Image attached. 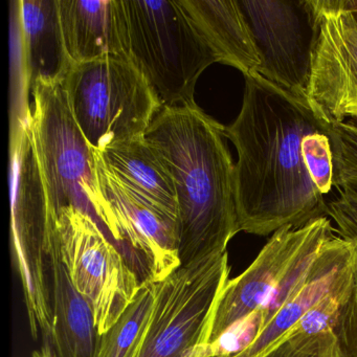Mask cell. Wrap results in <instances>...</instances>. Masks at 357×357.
I'll list each match as a JSON object with an SVG mask.
<instances>
[{
	"instance_id": "6da1fadb",
	"label": "cell",
	"mask_w": 357,
	"mask_h": 357,
	"mask_svg": "<svg viewBox=\"0 0 357 357\" xmlns=\"http://www.w3.org/2000/svg\"><path fill=\"white\" fill-rule=\"evenodd\" d=\"M243 102L225 135L235 146L240 231L267 236L327 217L335 195L331 124L304 100L244 76Z\"/></svg>"
},
{
	"instance_id": "7a4b0ae2",
	"label": "cell",
	"mask_w": 357,
	"mask_h": 357,
	"mask_svg": "<svg viewBox=\"0 0 357 357\" xmlns=\"http://www.w3.org/2000/svg\"><path fill=\"white\" fill-rule=\"evenodd\" d=\"M145 137L174 181L181 266L225 254L240 231L225 127L196 103L164 106Z\"/></svg>"
},
{
	"instance_id": "3957f363",
	"label": "cell",
	"mask_w": 357,
	"mask_h": 357,
	"mask_svg": "<svg viewBox=\"0 0 357 357\" xmlns=\"http://www.w3.org/2000/svg\"><path fill=\"white\" fill-rule=\"evenodd\" d=\"M125 56L164 106L195 103L196 83L216 56L198 34L181 0H116Z\"/></svg>"
},
{
	"instance_id": "277c9868",
	"label": "cell",
	"mask_w": 357,
	"mask_h": 357,
	"mask_svg": "<svg viewBox=\"0 0 357 357\" xmlns=\"http://www.w3.org/2000/svg\"><path fill=\"white\" fill-rule=\"evenodd\" d=\"M70 109L91 150L145 137L164 104L127 57L75 64L64 80Z\"/></svg>"
},
{
	"instance_id": "5b68a950",
	"label": "cell",
	"mask_w": 357,
	"mask_h": 357,
	"mask_svg": "<svg viewBox=\"0 0 357 357\" xmlns=\"http://www.w3.org/2000/svg\"><path fill=\"white\" fill-rule=\"evenodd\" d=\"M229 271L227 252L181 266L158 282L153 312L135 357H202Z\"/></svg>"
},
{
	"instance_id": "8992f818",
	"label": "cell",
	"mask_w": 357,
	"mask_h": 357,
	"mask_svg": "<svg viewBox=\"0 0 357 357\" xmlns=\"http://www.w3.org/2000/svg\"><path fill=\"white\" fill-rule=\"evenodd\" d=\"M55 225L70 280L91 305L98 333L104 335L130 306L143 281L86 211L66 206Z\"/></svg>"
},
{
	"instance_id": "52a82bcc",
	"label": "cell",
	"mask_w": 357,
	"mask_h": 357,
	"mask_svg": "<svg viewBox=\"0 0 357 357\" xmlns=\"http://www.w3.org/2000/svg\"><path fill=\"white\" fill-rule=\"evenodd\" d=\"M30 126L40 167L50 216L76 206L89 212L85 188L93 172V154L68 103L64 81L37 80Z\"/></svg>"
},
{
	"instance_id": "ba28073f",
	"label": "cell",
	"mask_w": 357,
	"mask_h": 357,
	"mask_svg": "<svg viewBox=\"0 0 357 357\" xmlns=\"http://www.w3.org/2000/svg\"><path fill=\"white\" fill-rule=\"evenodd\" d=\"M93 154V178L84 190L91 210L116 242L143 259L147 280L162 281L181 267L178 220L121 183Z\"/></svg>"
},
{
	"instance_id": "9c48e42d",
	"label": "cell",
	"mask_w": 357,
	"mask_h": 357,
	"mask_svg": "<svg viewBox=\"0 0 357 357\" xmlns=\"http://www.w3.org/2000/svg\"><path fill=\"white\" fill-rule=\"evenodd\" d=\"M238 3L260 57L258 75L307 102L319 32L312 0H238Z\"/></svg>"
},
{
	"instance_id": "30bf717a",
	"label": "cell",
	"mask_w": 357,
	"mask_h": 357,
	"mask_svg": "<svg viewBox=\"0 0 357 357\" xmlns=\"http://www.w3.org/2000/svg\"><path fill=\"white\" fill-rule=\"evenodd\" d=\"M317 20L307 102L329 124L357 120V17L348 0H312Z\"/></svg>"
},
{
	"instance_id": "8fae6325",
	"label": "cell",
	"mask_w": 357,
	"mask_h": 357,
	"mask_svg": "<svg viewBox=\"0 0 357 357\" xmlns=\"http://www.w3.org/2000/svg\"><path fill=\"white\" fill-rule=\"evenodd\" d=\"M30 116H18L12 130L11 225L22 288L28 294H37L45 285V245L51 216L33 144Z\"/></svg>"
},
{
	"instance_id": "7c38bea8",
	"label": "cell",
	"mask_w": 357,
	"mask_h": 357,
	"mask_svg": "<svg viewBox=\"0 0 357 357\" xmlns=\"http://www.w3.org/2000/svg\"><path fill=\"white\" fill-rule=\"evenodd\" d=\"M307 229L306 225L275 231L248 268L227 281L217 305L208 344L245 323L266 305Z\"/></svg>"
},
{
	"instance_id": "4fadbf2b",
	"label": "cell",
	"mask_w": 357,
	"mask_h": 357,
	"mask_svg": "<svg viewBox=\"0 0 357 357\" xmlns=\"http://www.w3.org/2000/svg\"><path fill=\"white\" fill-rule=\"evenodd\" d=\"M357 248L348 240L334 236L317 255L304 287L243 349L223 357H261L285 337L304 315L314 307L347 271L354 264Z\"/></svg>"
},
{
	"instance_id": "5bb4252c",
	"label": "cell",
	"mask_w": 357,
	"mask_h": 357,
	"mask_svg": "<svg viewBox=\"0 0 357 357\" xmlns=\"http://www.w3.org/2000/svg\"><path fill=\"white\" fill-rule=\"evenodd\" d=\"M17 22L24 80L64 81L73 63L62 35L58 0H20Z\"/></svg>"
},
{
	"instance_id": "9a60e30c",
	"label": "cell",
	"mask_w": 357,
	"mask_h": 357,
	"mask_svg": "<svg viewBox=\"0 0 357 357\" xmlns=\"http://www.w3.org/2000/svg\"><path fill=\"white\" fill-rule=\"evenodd\" d=\"M62 35L73 66L126 57L116 0H58Z\"/></svg>"
},
{
	"instance_id": "2e32d148",
	"label": "cell",
	"mask_w": 357,
	"mask_h": 357,
	"mask_svg": "<svg viewBox=\"0 0 357 357\" xmlns=\"http://www.w3.org/2000/svg\"><path fill=\"white\" fill-rule=\"evenodd\" d=\"M198 34L218 63L243 76L258 74L260 57L238 0H181Z\"/></svg>"
},
{
	"instance_id": "e0dca14e",
	"label": "cell",
	"mask_w": 357,
	"mask_h": 357,
	"mask_svg": "<svg viewBox=\"0 0 357 357\" xmlns=\"http://www.w3.org/2000/svg\"><path fill=\"white\" fill-rule=\"evenodd\" d=\"M93 151L121 183L178 220L172 175L146 137Z\"/></svg>"
},
{
	"instance_id": "ac0fdd59",
	"label": "cell",
	"mask_w": 357,
	"mask_h": 357,
	"mask_svg": "<svg viewBox=\"0 0 357 357\" xmlns=\"http://www.w3.org/2000/svg\"><path fill=\"white\" fill-rule=\"evenodd\" d=\"M158 294V283L144 280L133 302L100 338L96 357H135L143 342Z\"/></svg>"
},
{
	"instance_id": "d6986e66",
	"label": "cell",
	"mask_w": 357,
	"mask_h": 357,
	"mask_svg": "<svg viewBox=\"0 0 357 357\" xmlns=\"http://www.w3.org/2000/svg\"><path fill=\"white\" fill-rule=\"evenodd\" d=\"M261 357H338L337 342L331 331L289 332Z\"/></svg>"
},
{
	"instance_id": "ffe728a7",
	"label": "cell",
	"mask_w": 357,
	"mask_h": 357,
	"mask_svg": "<svg viewBox=\"0 0 357 357\" xmlns=\"http://www.w3.org/2000/svg\"><path fill=\"white\" fill-rule=\"evenodd\" d=\"M327 217L337 225L340 237L357 248V202L336 192L327 206Z\"/></svg>"
},
{
	"instance_id": "44dd1931",
	"label": "cell",
	"mask_w": 357,
	"mask_h": 357,
	"mask_svg": "<svg viewBox=\"0 0 357 357\" xmlns=\"http://www.w3.org/2000/svg\"><path fill=\"white\" fill-rule=\"evenodd\" d=\"M354 307H355V317H356V324H357V258H356V264H355Z\"/></svg>"
},
{
	"instance_id": "7402d4cb",
	"label": "cell",
	"mask_w": 357,
	"mask_h": 357,
	"mask_svg": "<svg viewBox=\"0 0 357 357\" xmlns=\"http://www.w3.org/2000/svg\"><path fill=\"white\" fill-rule=\"evenodd\" d=\"M348 1L351 9H352V11L354 12V14L357 17V0H348Z\"/></svg>"
},
{
	"instance_id": "603a6c76",
	"label": "cell",
	"mask_w": 357,
	"mask_h": 357,
	"mask_svg": "<svg viewBox=\"0 0 357 357\" xmlns=\"http://www.w3.org/2000/svg\"><path fill=\"white\" fill-rule=\"evenodd\" d=\"M338 357H344V356H342V355H340V353H338Z\"/></svg>"
}]
</instances>
